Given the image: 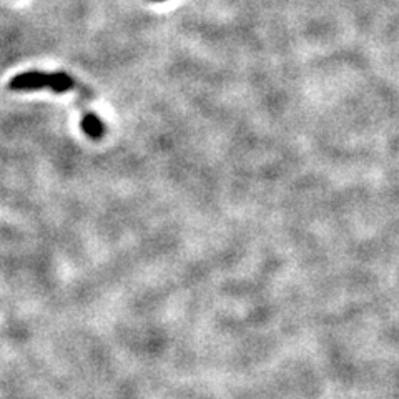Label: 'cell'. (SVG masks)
<instances>
[{"instance_id":"1","label":"cell","mask_w":399,"mask_h":399,"mask_svg":"<svg viewBox=\"0 0 399 399\" xmlns=\"http://www.w3.org/2000/svg\"><path fill=\"white\" fill-rule=\"evenodd\" d=\"M9 90L12 92H35V90H50V92L63 95L67 92H75L80 98L92 100L93 93L88 88H85L82 83H78L72 75L65 72H38V70H32V72H24L15 75L10 78Z\"/></svg>"},{"instance_id":"3","label":"cell","mask_w":399,"mask_h":399,"mask_svg":"<svg viewBox=\"0 0 399 399\" xmlns=\"http://www.w3.org/2000/svg\"><path fill=\"white\" fill-rule=\"evenodd\" d=\"M152 2H167V0H152Z\"/></svg>"},{"instance_id":"2","label":"cell","mask_w":399,"mask_h":399,"mask_svg":"<svg viewBox=\"0 0 399 399\" xmlns=\"http://www.w3.org/2000/svg\"><path fill=\"white\" fill-rule=\"evenodd\" d=\"M80 127H82L83 133L92 140H102L107 132L103 120L98 117L97 113L88 110L82 105V117H80Z\"/></svg>"}]
</instances>
